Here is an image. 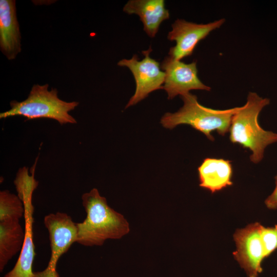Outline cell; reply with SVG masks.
<instances>
[{
    "label": "cell",
    "instance_id": "obj_1",
    "mask_svg": "<svg viewBox=\"0 0 277 277\" xmlns=\"http://www.w3.org/2000/svg\"><path fill=\"white\" fill-rule=\"evenodd\" d=\"M86 217L76 223V243L85 246H102L107 239H119L127 234L129 224L124 216L110 207L96 188L82 196Z\"/></svg>",
    "mask_w": 277,
    "mask_h": 277
},
{
    "label": "cell",
    "instance_id": "obj_2",
    "mask_svg": "<svg viewBox=\"0 0 277 277\" xmlns=\"http://www.w3.org/2000/svg\"><path fill=\"white\" fill-rule=\"evenodd\" d=\"M269 104V98L249 92L246 104L239 107L232 116L229 130L230 142L250 149V160L255 164L263 160L268 146L277 142V133L263 129L258 121L260 113Z\"/></svg>",
    "mask_w": 277,
    "mask_h": 277
},
{
    "label": "cell",
    "instance_id": "obj_3",
    "mask_svg": "<svg viewBox=\"0 0 277 277\" xmlns=\"http://www.w3.org/2000/svg\"><path fill=\"white\" fill-rule=\"evenodd\" d=\"M181 97L183 106L176 112L165 113L161 120L162 126L172 129L179 125L187 124L212 141L214 140L212 131L223 136L229 131L232 116L239 107L214 109L200 104L197 96L189 92Z\"/></svg>",
    "mask_w": 277,
    "mask_h": 277
},
{
    "label": "cell",
    "instance_id": "obj_4",
    "mask_svg": "<svg viewBox=\"0 0 277 277\" xmlns=\"http://www.w3.org/2000/svg\"><path fill=\"white\" fill-rule=\"evenodd\" d=\"M49 84H34L24 101L13 100L10 109L0 113V118L14 116H23L28 120L50 118L61 125L75 124L76 120L69 114L79 104L77 101L67 102L58 96L56 88L48 90Z\"/></svg>",
    "mask_w": 277,
    "mask_h": 277
},
{
    "label": "cell",
    "instance_id": "obj_5",
    "mask_svg": "<svg viewBox=\"0 0 277 277\" xmlns=\"http://www.w3.org/2000/svg\"><path fill=\"white\" fill-rule=\"evenodd\" d=\"M35 167V165L32 166L31 175L29 174L28 167L20 168L14 180L17 195L23 202L25 208V239L15 265L4 277H34L32 270L35 256L33 239L34 207L32 194L38 185L34 178Z\"/></svg>",
    "mask_w": 277,
    "mask_h": 277
},
{
    "label": "cell",
    "instance_id": "obj_6",
    "mask_svg": "<svg viewBox=\"0 0 277 277\" xmlns=\"http://www.w3.org/2000/svg\"><path fill=\"white\" fill-rule=\"evenodd\" d=\"M44 224L49 234L51 256L47 267L43 271L34 272V277H59L56 271L57 263L61 256L76 242V223L67 213L57 212L46 215Z\"/></svg>",
    "mask_w": 277,
    "mask_h": 277
},
{
    "label": "cell",
    "instance_id": "obj_7",
    "mask_svg": "<svg viewBox=\"0 0 277 277\" xmlns=\"http://www.w3.org/2000/svg\"><path fill=\"white\" fill-rule=\"evenodd\" d=\"M152 51L151 47L142 52L144 58L138 60L137 55L129 60L123 59L117 65L128 68L134 78L136 89L125 108L134 105L148 96L153 91L162 89L165 79V73L161 70L160 63L150 57Z\"/></svg>",
    "mask_w": 277,
    "mask_h": 277
},
{
    "label": "cell",
    "instance_id": "obj_8",
    "mask_svg": "<svg viewBox=\"0 0 277 277\" xmlns=\"http://www.w3.org/2000/svg\"><path fill=\"white\" fill-rule=\"evenodd\" d=\"M262 226L252 223L237 229L233 234L236 246L233 256L249 277H257L263 271L261 264L266 256L261 236Z\"/></svg>",
    "mask_w": 277,
    "mask_h": 277
},
{
    "label": "cell",
    "instance_id": "obj_9",
    "mask_svg": "<svg viewBox=\"0 0 277 277\" xmlns=\"http://www.w3.org/2000/svg\"><path fill=\"white\" fill-rule=\"evenodd\" d=\"M225 22V18H221L207 24H197L177 19L172 24V30L167 36L169 40L176 42V45L170 48L169 56L181 61L191 55L197 44Z\"/></svg>",
    "mask_w": 277,
    "mask_h": 277
},
{
    "label": "cell",
    "instance_id": "obj_10",
    "mask_svg": "<svg viewBox=\"0 0 277 277\" xmlns=\"http://www.w3.org/2000/svg\"><path fill=\"white\" fill-rule=\"evenodd\" d=\"M161 68L165 73L162 89L167 93L169 100L188 93L191 90H211L199 79L196 61L186 64L168 56L163 61Z\"/></svg>",
    "mask_w": 277,
    "mask_h": 277
},
{
    "label": "cell",
    "instance_id": "obj_11",
    "mask_svg": "<svg viewBox=\"0 0 277 277\" xmlns=\"http://www.w3.org/2000/svg\"><path fill=\"white\" fill-rule=\"evenodd\" d=\"M15 0H0V49L10 61L21 51V35Z\"/></svg>",
    "mask_w": 277,
    "mask_h": 277
},
{
    "label": "cell",
    "instance_id": "obj_12",
    "mask_svg": "<svg viewBox=\"0 0 277 277\" xmlns=\"http://www.w3.org/2000/svg\"><path fill=\"white\" fill-rule=\"evenodd\" d=\"M123 11L128 14L139 16L147 34L154 37L161 24L169 18V12L165 7L164 0H130Z\"/></svg>",
    "mask_w": 277,
    "mask_h": 277
},
{
    "label": "cell",
    "instance_id": "obj_13",
    "mask_svg": "<svg viewBox=\"0 0 277 277\" xmlns=\"http://www.w3.org/2000/svg\"><path fill=\"white\" fill-rule=\"evenodd\" d=\"M200 186L211 193L232 185L231 162L223 159L207 157L198 167Z\"/></svg>",
    "mask_w": 277,
    "mask_h": 277
},
{
    "label": "cell",
    "instance_id": "obj_14",
    "mask_svg": "<svg viewBox=\"0 0 277 277\" xmlns=\"http://www.w3.org/2000/svg\"><path fill=\"white\" fill-rule=\"evenodd\" d=\"M25 239V229L19 221L0 222V271L10 260L21 252Z\"/></svg>",
    "mask_w": 277,
    "mask_h": 277
},
{
    "label": "cell",
    "instance_id": "obj_15",
    "mask_svg": "<svg viewBox=\"0 0 277 277\" xmlns=\"http://www.w3.org/2000/svg\"><path fill=\"white\" fill-rule=\"evenodd\" d=\"M25 208L17 195L7 190L0 192V222L7 220L19 221L24 217Z\"/></svg>",
    "mask_w": 277,
    "mask_h": 277
},
{
    "label": "cell",
    "instance_id": "obj_16",
    "mask_svg": "<svg viewBox=\"0 0 277 277\" xmlns=\"http://www.w3.org/2000/svg\"><path fill=\"white\" fill-rule=\"evenodd\" d=\"M261 236L265 256L267 258L277 249V225L271 227L262 226Z\"/></svg>",
    "mask_w": 277,
    "mask_h": 277
},
{
    "label": "cell",
    "instance_id": "obj_17",
    "mask_svg": "<svg viewBox=\"0 0 277 277\" xmlns=\"http://www.w3.org/2000/svg\"><path fill=\"white\" fill-rule=\"evenodd\" d=\"M275 186L272 193L265 201L266 207L270 209H277V174L274 177Z\"/></svg>",
    "mask_w": 277,
    "mask_h": 277
}]
</instances>
